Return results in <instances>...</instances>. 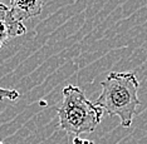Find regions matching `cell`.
<instances>
[{"instance_id":"cell-1","label":"cell","mask_w":147,"mask_h":144,"mask_svg":"<svg viewBox=\"0 0 147 144\" xmlns=\"http://www.w3.org/2000/svg\"><path fill=\"white\" fill-rule=\"evenodd\" d=\"M101 85L102 93L94 104L107 114L118 117L122 127H131L140 105V83L135 73H109Z\"/></svg>"},{"instance_id":"cell-2","label":"cell","mask_w":147,"mask_h":144,"mask_svg":"<svg viewBox=\"0 0 147 144\" xmlns=\"http://www.w3.org/2000/svg\"><path fill=\"white\" fill-rule=\"evenodd\" d=\"M57 113L61 129L74 137L92 133L101 123L103 115V110L92 103L83 90L76 85L63 88V100Z\"/></svg>"},{"instance_id":"cell-3","label":"cell","mask_w":147,"mask_h":144,"mask_svg":"<svg viewBox=\"0 0 147 144\" xmlns=\"http://www.w3.org/2000/svg\"><path fill=\"white\" fill-rule=\"evenodd\" d=\"M26 28L13 15L9 6L0 3V38L8 43L10 39L24 35Z\"/></svg>"},{"instance_id":"cell-4","label":"cell","mask_w":147,"mask_h":144,"mask_svg":"<svg viewBox=\"0 0 147 144\" xmlns=\"http://www.w3.org/2000/svg\"><path fill=\"white\" fill-rule=\"evenodd\" d=\"M44 0H10V10L19 21L32 19L42 13Z\"/></svg>"},{"instance_id":"cell-5","label":"cell","mask_w":147,"mask_h":144,"mask_svg":"<svg viewBox=\"0 0 147 144\" xmlns=\"http://www.w3.org/2000/svg\"><path fill=\"white\" fill-rule=\"evenodd\" d=\"M19 98V92L14 89H4L0 86V100L9 99V100H16Z\"/></svg>"},{"instance_id":"cell-6","label":"cell","mask_w":147,"mask_h":144,"mask_svg":"<svg viewBox=\"0 0 147 144\" xmlns=\"http://www.w3.org/2000/svg\"><path fill=\"white\" fill-rule=\"evenodd\" d=\"M73 142H74V144H93V142H91V140L82 139V138H79V137H74Z\"/></svg>"},{"instance_id":"cell-7","label":"cell","mask_w":147,"mask_h":144,"mask_svg":"<svg viewBox=\"0 0 147 144\" xmlns=\"http://www.w3.org/2000/svg\"><path fill=\"white\" fill-rule=\"evenodd\" d=\"M0 144H4V143H3V142H1V139H0Z\"/></svg>"}]
</instances>
